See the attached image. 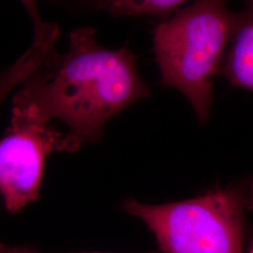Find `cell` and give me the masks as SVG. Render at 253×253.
<instances>
[{
	"label": "cell",
	"instance_id": "obj_3",
	"mask_svg": "<svg viewBox=\"0 0 253 253\" xmlns=\"http://www.w3.org/2000/svg\"><path fill=\"white\" fill-rule=\"evenodd\" d=\"M122 208L145 223L163 253H242L246 214L253 210V178L167 204L127 199Z\"/></svg>",
	"mask_w": 253,
	"mask_h": 253
},
{
	"label": "cell",
	"instance_id": "obj_8",
	"mask_svg": "<svg viewBox=\"0 0 253 253\" xmlns=\"http://www.w3.org/2000/svg\"><path fill=\"white\" fill-rule=\"evenodd\" d=\"M253 253V251H252V253Z\"/></svg>",
	"mask_w": 253,
	"mask_h": 253
},
{
	"label": "cell",
	"instance_id": "obj_4",
	"mask_svg": "<svg viewBox=\"0 0 253 253\" xmlns=\"http://www.w3.org/2000/svg\"><path fill=\"white\" fill-rule=\"evenodd\" d=\"M65 134L36 116L12 109L10 126L0 144V190L15 213L38 198L46 158L64 151Z\"/></svg>",
	"mask_w": 253,
	"mask_h": 253
},
{
	"label": "cell",
	"instance_id": "obj_1",
	"mask_svg": "<svg viewBox=\"0 0 253 253\" xmlns=\"http://www.w3.org/2000/svg\"><path fill=\"white\" fill-rule=\"evenodd\" d=\"M23 3L34 24V41L3 78L2 97L21 84L12 109L48 123L63 121L68 126L64 151L100 141L110 118L151 94L138 73L137 56L126 46H100L91 27L74 29L68 52L59 54L54 48L57 25L40 18L34 2Z\"/></svg>",
	"mask_w": 253,
	"mask_h": 253
},
{
	"label": "cell",
	"instance_id": "obj_6",
	"mask_svg": "<svg viewBox=\"0 0 253 253\" xmlns=\"http://www.w3.org/2000/svg\"><path fill=\"white\" fill-rule=\"evenodd\" d=\"M184 3L178 0H114L100 2L98 6L116 17L151 15L168 18L175 14Z\"/></svg>",
	"mask_w": 253,
	"mask_h": 253
},
{
	"label": "cell",
	"instance_id": "obj_7",
	"mask_svg": "<svg viewBox=\"0 0 253 253\" xmlns=\"http://www.w3.org/2000/svg\"><path fill=\"white\" fill-rule=\"evenodd\" d=\"M2 253H41L33 249H29L26 247H15V248H8L2 247Z\"/></svg>",
	"mask_w": 253,
	"mask_h": 253
},
{
	"label": "cell",
	"instance_id": "obj_2",
	"mask_svg": "<svg viewBox=\"0 0 253 253\" xmlns=\"http://www.w3.org/2000/svg\"><path fill=\"white\" fill-rule=\"evenodd\" d=\"M236 19L237 13L222 1H196L154 30L161 84L185 95L202 124L209 116L214 78L221 70Z\"/></svg>",
	"mask_w": 253,
	"mask_h": 253
},
{
	"label": "cell",
	"instance_id": "obj_5",
	"mask_svg": "<svg viewBox=\"0 0 253 253\" xmlns=\"http://www.w3.org/2000/svg\"><path fill=\"white\" fill-rule=\"evenodd\" d=\"M230 42L221 73L232 86L253 92V2L243 12L237 13Z\"/></svg>",
	"mask_w": 253,
	"mask_h": 253
}]
</instances>
